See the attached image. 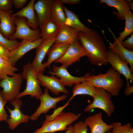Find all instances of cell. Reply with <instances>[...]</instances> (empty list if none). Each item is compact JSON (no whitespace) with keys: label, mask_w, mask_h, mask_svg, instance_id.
<instances>
[{"label":"cell","mask_w":133,"mask_h":133,"mask_svg":"<svg viewBox=\"0 0 133 133\" xmlns=\"http://www.w3.org/2000/svg\"><path fill=\"white\" fill-rule=\"evenodd\" d=\"M78 40L87 52L86 56L92 65H107L108 50L103 40L96 31L79 32Z\"/></svg>","instance_id":"obj_1"},{"label":"cell","mask_w":133,"mask_h":133,"mask_svg":"<svg viewBox=\"0 0 133 133\" xmlns=\"http://www.w3.org/2000/svg\"><path fill=\"white\" fill-rule=\"evenodd\" d=\"M121 76L111 67L104 74L94 75L89 73L84 81L96 88L105 90L111 96H117L123 84V80Z\"/></svg>","instance_id":"obj_2"},{"label":"cell","mask_w":133,"mask_h":133,"mask_svg":"<svg viewBox=\"0 0 133 133\" xmlns=\"http://www.w3.org/2000/svg\"><path fill=\"white\" fill-rule=\"evenodd\" d=\"M21 75L23 78L26 81V87L24 90L20 93L16 98H20L24 96L29 95L31 98L34 97L39 100L43 93L37 78V73L32 67L30 61L23 66Z\"/></svg>","instance_id":"obj_3"},{"label":"cell","mask_w":133,"mask_h":133,"mask_svg":"<svg viewBox=\"0 0 133 133\" xmlns=\"http://www.w3.org/2000/svg\"><path fill=\"white\" fill-rule=\"evenodd\" d=\"M80 116L71 112H63L52 121H44L41 127L33 133H54L66 131L68 126L78 119Z\"/></svg>","instance_id":"obj_4"},{"label":"cell","mask_w":133,"mask_h":133,"mask_svg":"<svg viewBox=\"0 0 133 133\" xmlns=\"http://www.w3.org/2000/svg\"><path fill=\"white\" fill-rule=\"evenodd\" d=\"M111 96L105 90L96 88L93 101L86 106L84 112H90L94 109L98 108L105 112L108 116H110L115 109L114 104L111 100Z\"/></svg>","instance_id":"obj_5"},{"label":"cell","mask_w":133,"mask_h":133,"mask_svg":"<svg viewBox=\"0 0 133 133\" xmlns=\"http://www.w3.org/2000/svg\"><path fill=\"white\" fill-rule=\"evenodd\" d=\"M21 74L15 73L11 77L6 76L0 80V91L3 99L7 102L16 98L20 93V89L23 81Z\"/></svg>","instance_id":"obj_6"},{"label":"cell","mask_w":133,"mask_h":133,"mask_svg":"<svg viewBox=\"0 0 133 133\" xmlns=\"http://www.w3.org/2000/svg\"><path fill=\"white\" fill-rule=\"evenodd\" d=\"M14 19L16 30L14 34L9 40L19 39L33 42L41 38L39 30H35L31 29L25 18L17 16L14 17Z\"/></svg>","instance_id":"obj_7"},{"label":"cell","mask_w":133,"mask_h":133,"mask_svg":"<svg viewBox=\"0 0 133 133\" xmlns=\"http://www.w3.org/2000/svg\"><path fill=\"white\" fill-rule=\"evenodd\" d=\"M87 52L78 40H75L70 44L64 56L55 62L62 64L66 68L81 58L86 56Z\"/></svg>","instance_id":"obj_8"},{"label":"cell","mask_w":133,"mask_h":133,"mask_svg":"<svg viewBox=\"0 0 133 133\" xmlns=\"http://www.w3.org/2000/svg\"><path fill=\"white\" fill-rule=\"evenodd\" d=\"M67 97V95L65 94L57 97H52L49 94V90L46 87L44 93L41 96L39 100L40 105L34 113L30 116V119L32 121L36 120L42 114L47 113L51 109L56 108L57 104L65 99Z\"/></svg>","instance_id":"obj_9"},{"label":"cell","mask_w":133,"mask_h":133,"mask_svg":"<svg viewBox=\"0 0 133 133\" xmlns=\"http://www.w3.org/2000/svg\"><path fill=\"white\" fill-rule=\"evenodd\" d=\"M107 60L111 65L112 68L125 77L127 82L126 86L130 85V83H131L133 82V75L128 63L110 50L107 52Z\"/></svg>","instance_id":"obj_10"},{"label":"cell","mask_w":133,"mask_h":133,"mask_svg":"<svg viewBox=\"0 0 133 133\" xmlns=\"http://www.w3.org/2000/svg\"><path fill=\"white\" fill-rule=\"evenodd\" d=\"M10 103L13 106L14 109H12L6 106L10 115L9 118L5 121L8 124L9 128L13 130L20 123L27 122L30 116L23 114L21 111L22 102L20 98H16L11 101Z\"/></svg>","instance_id":"obj_11"},{"label":"cell","mask_w":133,"mask_h":133,"mask_svg":"<svg viewBox=\"0 0 133 133\" xmlns=\"http://www.w3.org/2000/svg\"><path fill=\"white\" fill-rule=\"evenodd\" d=\"M56 39L43 40L36 49V55L31 65L37 73H42L46 67L45 62L42 63L49 50L55 42Z\"/></svg>","instance_id":"obj_12"},{"label":"cell","mask_w":133,"mask_h":133,"mask_svg":"<svg viewBox=\"0 0 133 133\" xmlns=\"http://www.w3.org/2000/svg\"><path fill=\"white\" fill-rule=\"evenodd\" d=\"M67 68L62 65L60 66L57 65L53 66L52 71L50 70L49 73L60 78L61 83L65 86L72 87L74 84L84 81L87 76L90 73L81 77H77L72 75L68 71Z\"/></svg>","instance_id":"obj_13"},{"label":"cell","mask_w":133,"mask_h":133,"mask_svg":"<svg viewBox=\"0 0 133 133\" xmlns=\"http://www.w3.org/2000/svg\"><path fill=\"white\" fill-rule=\"evenodd\" d=\"M43 41L42 38L33 42L22 40L17 47L10 51L9 61L14 66L25 53L32 49H36Z\"/></svg>","instance_id":"obj_14"},{"label":"cell","mask_w":133,"mask_h":133,"mask_svg":"<svg viewBox=\"0 0 133 133\" xmlns=\"http://www.w3.org/2000/svg\"><path fill=\"white\" fill-rule=\"evenodd\" d=\"M38 79L40 84L46 87L56 95L63 92L68 94V92L65 86L61 83L59 79L55 75L50 76L44 75L42 73H37Z\"/></svg>","instance_id":"obj_15"},{"label":"cell","mask_w":133,"mask_h":133,"mask_svg":"<svg viewBox=\"0 0 133 133\" xmlns=\"http://www.w3.org/2000/svg\"><path fill=\"white\" fill-rule=\"evenodd\" d=\"M101 112L95 114L87 117L84 121L90 129V133H105L111 130L112 124H107L102 119Z\"/></svg>","instance_id":"obj_16"},{"label":"cell","mask_w":133,"mask_h":133,"mask_svg":"<svg viewBox=\"0 0 133 133\" xmlns=\"http://www.w3.org/2000/svg\"><path fill=\"white\" fill-rule=\"evenodd\" d=\"M35 0H31L27 5L22 9L14 14H11V16L14 17H19L27 19L26 22L32 29L34 30H38L39 27L38 20L35 14L34 8Z\"/></svg>","instance_id":"obj_17"},{"label":"cell","mask_w":133,"mask_h":133,"mask_svg":"<svg viewBox=\"0 0 133 133\" xmlns=\"http://www.w3.org/2000/svg\"><path fill=\"white\" fill-rule=\"evenodd\" d=\"M13 12L12 10L7 12L0 10V32L8 39L14 34L16 28L14 17L10 15Z\"/></svg>","instance_id":"obj_18"},{"label":"cell","mask_w":133,"mask_h":133,"mask_svg":"<svg viewBox=\"0 0 133 133\" xmlns=\"http://www.w3.org/2000/svg\"><path fill=\"white\" fill-rule=\"evenodd\" d=\"M112 33L115 38L114 43H110L108 48L110 50L118 55L122 60L127 62L129 65L132 72H133V51L129 50L124 48L120 42L117 41L114 34Z\"/></svg>","instance_id":"obj_19"},{"label":"cell","mask_w":133,"mask_h":133,"mask_svg":"<svg viewBox=\"0 0 133 133\" xmlns=\"http://www.w3.org/2000/svg\"><path fill=\"white\" fill-rule=\"evenodd\" d=\"M79 32L65 24H63L60 26L59 33L54 44H70L74 40H78Z\"/></svg>","instance_id":"obj_20"},{"label":"cell","mask_w":133,"mask_h":133,"mask_svg":"<svg viewBox=\"0 0 133 133\" xmlns=\"http://www.w3.org/2000/svg\"><path fill=\"white\" fill-rule=\"evenodd\" d=\"M39 27L41 37L43 40L56 39L59 34L60 26L50 17L44 20Z\"/></svg>","instance_id":"obj_21"},{"label":"cell","mask_w":133,"mask_h":133,"mask_svg":"<svg viewBox=\"0 0 133 133\" xmlns=\"http://www.w3.org/2000/svg\"><path fill=\"white\" fill-rule=\"evenodd\" d=\"M62 6L66 18L65 24L80 32L87 33L92 30L84 25L74 13L69 10L63 4Z\"/></svg>","instance_id":"obj_22"},{"label":"cell","mask_w":133,"mask_h":133,"mask_svg":"<svg viewBox=\"0 0 133 133\" xmlns=\"http://www.w3.org/2000/svg\"><path fill=\"white\" fill-rule=\"evenodd\" d=\"M53 1L52 0H38L35 3L34 8L39 26L44 20L50 17V9Z\"/></svg>","instance_id":"obj_23"},{"label":"cell","mask_w":133,"mask_h":133,"mask_svg":"<svg viewBox=\"0 0 133 133\" xmlns=\"http://www.w3.org/2000/svg\"><path fill=\"white\" fill-rule=\"evenodd\" d=\"M60 0H53L50 11V17L59 26L65 24L66 17Z\"/></svg>","instance_id":"obj_24"},{"label":"cell","mask_w":133,"mask_h":133,"mask_svg":"<svg viewBox=\"0 0 133 133\" xmlns=\"http://www.w3.org/2000/svg\"><path fill=\"white\" fill-rule=\"evenodd\" d=\"M70 44L59 45L53 44L48 51L47 55L48 56L47 61L45 62L46 67H49L54 62L59 60L64 55L68 48Z\"/></svg>","instance_id":"obj_25"},{"label":"cell","mask_w":133,"mask_h":133,"mask_svg":"<svg viewBox=\"0 0 133 133\" xmlns=\"http://www.w3.org/2000/svg\"><path fill=\"white\" fill-rule=\"evenodd\" d=\"M100 3H105L109 6L116 8L117 12H114L113 13L119 20H124L125 14L130 10L127 3L124 0H101Z\"/></svg>","instance_id":"obj_26"},{"label":"cell","mask_w":133,"mask_h":133,"mask_svg":"<svg viewBox=\"0 0 133 133\" xmlns=\"http://www.w3.org/2000/svg\"><path fill=\"white\" fill-rule=\"evenodd\" d=\"M96 92V87L83 81L75 84L72 89V95L69 100H71L74 97L79 95H88L93 98Z\"/></svg>","instance_id":"obj_27"},{"label":"cell","mask_w":133,"mask_h":133,"mask_svg":"<svg viewBox=\"0 0 133 133\" xmlns=\"http://www.w3.org/2000/svg\"><path fill=\"white\" fill-rule=\"evenodd\" d=\"M124 19L125 21V26L122 32L119 33V36L116 39L120 42H122L129 35L133 32V14L130 10L125 14Z\"/></svg>","instance_id":"obj_28"},{"label":"cell","mask_w":133,"mask_h":133,"mask_svg":"<svg viewBox=\"0 0 133 133\" xmlns=\"http://www.w3.org/2000/svg\"><path fill=\"white\" fill-rule=\"evenodd\" d=\"M18 70L8 60L0 57V80L6 76H13Z\"/></svg>","instance_id":"obj_29"},{"label":"cell","mask_w":133,"mask_h":133,"mask_svg":"<svg viewBox=\"0 0 133 133\" xmlns=\"http://www.w3.org/2000/svg\"><path fill=\"white\" fill-rule=\"evenodd\" d=\"M112 124V132H108L107 133H133V128L130 123L123 125L120 122L117 121Z\"/></svg>","instance_id":"obj_30"},{"label":"cell","mask_w":133,"mask_h":133,"mask_svg":"<svg viewBox=\"0 0 133 133\" xmlns=\"http://www.w3.org/2000/svg\"><path fill=\"white\" fill-rule=\"evenodd\" d=\"M19 43L16 40H9L6 38L0 32V44L5 46L10 51L17 47Z\"/></svg>","instance_id":"obj_31"},{"label":"cell","mask_w":133,"mask_h":133,"mask_svg":"<svg viewBox=\"0 0 133 133\" xmlns=\"http://www.w3.org/2000/svg\"><path fill=\"white\" fill-rule=\"evenodd\" d=\"M70 101L69 100L64 105L60 106L55 109L53 111V113L50 115H47L46 116L45 120L46 121H49L54 119L57 116L60 115L62 113L65 108L68 106Z\"/></svg>","instance_id":"obj_32"},{"label":"cell","mask_w":133,"mask_h":133,"mask_svg":"<svg viewBox=\"0 0 133 133\" xmlns=\"http://www.w3.org/2000/svg\"><path fill=\"white\" fill-rule=\"evenodd\" d=\"M88 128L84 122L80 121L73 125L72 133H87Z\"/></svg>","instance_id":"obj_33"},{"label":"cell","mask_w":133,"mask_h":133,"mask_svg":"<svg viewBox=\"0 0 133 133\" xmlns=\"http://www.w3.org/2000/svg\"><path fill=\"white\" fill-rule=\"evenodd\" d=\"M7 102L2 98L0 90V122L5 121L8 118V115L4 108Z\"/></svg>","instance_id":"obj_34"},{"label":"cell","mask_w":133,"mask_h":133,"mask_svg":"<svg viewBox=\"0 0 133 133\" xmlns=\"http://www.w3.org/2000/svg\"><path fill=\"white\" fill-rule=\"evenodd\" d=\"M12 0H0V10L7 12L11 10Z\"/></svg>","instance_id":"obj_35"},{"label":"cell","mask_w":133,"mask_h":133,"mask_svg":"<svg viewBox=\"0 0 133 133\" xmlns=\"http://www.w3.org/2000/svg\"><path fill=\"white\" fill-rule=\"evenodd\" d=\"M122 45L127 49L133 51V34L124 41L120 42Z\"/></svg>","instance_id":"obj_36"},{"label":"cell","mask_w":133,"mask_h":133,"mask_svg":"<svg viewBox=\"0 0 133 133\" xmlns=\"http://www.w3.org/2000/svg\"><path fill=\"white\" fill-rule=\"evenodd\" d=\"M10 51L5 46L0 44V57L8 60L10 56Z\"/></svg>","instance_id":"obj_37"},{"label":"cell","mask_w":133,"mask_h":133,"mask_svg":"<svg viewBox=\"0 0 133 133\" xmlns=\"http://www.w3.org/2000/svg\"><path fill=\"white\" fill-rule=\"evenodd\" d=\"M27 0H12L13 4L17 8H22L28 1Z\"/></svg>","instance_id":"obj_38"},{"label":"cell","mask_w":133,"mask_h":133,"mask_svg":"<svg viewBox=\"0 0 133 133\" xmlns=\"http://www.w3.org/2000/svg\"><path fill=\"white\" fill-rule=\"evenodd\" d=\"M62 3L76 4L79 3L81 1L80 0H60Z\"/></svg>","instance_id":"obj_39"},{"label":"cell","mask_w":133,"mask_h":133,"mask_svg":"<svg viewBox=\"0 0 133 133\" xmlns=\"http://www.w3.org/2000/svg\"><path fill=\"white\" fill-rule=\"evenodd\" d=\"M133 92V86H126L124 89V93L126 96H129L131 95Z\"/></svg>","instance_id":"obj_40"},{"label":"cell","mask_w":133,"mask_h":133,"mask_svg":"<svg viewBox=\"0 0 133 133\" xmlns=\"http://www.w3.org/2000/svg\"><path fill=\"white\" fill-rule=\"evenodd\" d=\"M127 3L130 9L133 11V2L131 0H125Z\"/></svg>","instance_id":"obj_41"},{"label":"cell","mask_w":133,"mask_h":133,"mask_svg":"<svg viewBox=\"0 0 133 133\" xmlns=\"http://www.w3.org/2000/svg\"><path fill=\"white\" fill-rule=\"evenodd\" d=\"M73 130V126L70 125L68 126L65 133H72Z\"/></svg>","instance_id":"obj_42"}]
</instances>
